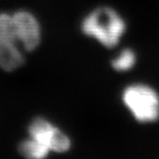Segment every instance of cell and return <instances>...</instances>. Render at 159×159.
<instances>
[{"label":"cell","instance_id":"cell-5","mask_svg":"<svg viewBox=\"0 0 159 159\" xmlns=\"http://www.w3.org/2000/svg\"><path fill=\"white\" fill-rule=\"evenodd\" d=\"M11 20L23 49L32 52L38 48L41 42V27L36 17L28 11H18L11 15Z\"/></svg>","mask_w":159,"mask_h":159},{"label":"cell","instance_id":"cell-6","mask_svg":"<svg viewBox=\"0 0 159 159\" xmlns=\"http://www.w3.org/2000/svg\"><path fill=\"white\" fill-rule=\"evenodd\" d=\"M19 151L24 157L34 159L45 158L49 154L48 149L37 141L33 140L32 137H29L28 140L22 142L19 146Z\"/></svg>","mask_w":159,"mask_h":159},{"label":"cell","instance_id":"cell-3","mask_svg":"<svg viewBox=\"0 0 159 159\" xmlns=\"http://www.w3.org/2000/svg\"><path fill=\"white\" fill-rule=\"evenodd\" d=\"M24 62L23 47L16 34L11 15L0 12V69L15 72Z\"/></svg>","mask_w":159,"mask_h":159},{"label":"cell","instance_id":"cell-2","mask_svg":"<svg viewBox=\"0 0 159 159\" xmlns=\"http://www.w3.org/2000/svg\"><path fill=\"white\" fill-rule=\"evenodd\" d=\"M122 100L139 122H154L159 118V95L151 87L142 84L128 86L122 93Z\"/></svg>","mask_w":159,"mask_h":159},{"label":"cell","instance_id":"cell-4","mask_svg":"<svg viewBox=\"0 0 159 159\" xmlns=\"http://www.w3.org/2000/svg\"><path fill=\"white\" fill-rule=\"evenodd\" d=\"M30 137L46 147L49 152L65 153L71 149V138L59 127L42 117H37L28 128Z\"/></svg>","mask_w":159,"mask_h":159},{"label":"cell","instance_id":"cell-1","mask_svg":"<svg viewBox=\"0 0 159 159\" xmlns=\"http://www.w3.org/2000/svg\"><path fill=\"white\" fill-rule=\"evenodd\" d=\"M126 30V24L112 7L101 6L90 12L81 23L84 35L98 40L106 48H113L120 42Z\"/></svg>","mask_w":159,"mask_h":159},{"label":"cell","instance_id":"cell-7","mask_svg":"<svg viewBox=\"0 0 159 159\" xmlns=\"http://www.w3.org/2000/svg\"><path fill=\"white\" fill-rule=\"evenodd\" d=\"M137 57L133 50L125 49L112 60V67L117 72H127L136 64Z\"/></svg>","mask_w":159,"mask_h":159}]
</instances>
